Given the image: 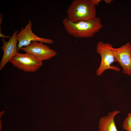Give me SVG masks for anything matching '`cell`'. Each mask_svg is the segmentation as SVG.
<instances>
[{
	"label": "cell",
	"instance_id": "6da1fadb",
	"mask_svg": "<svg viewBox=\"0 0 131 131\" xmlns=\"http://www.w3.org/2000/svg\"><path fill=\"white\" fill-rule=\"evenodd\" d=\"M62 23L67 32L76 38L92 37L102 27L100 19L99 17L91 20L72 22L66 17L63 19Z\"/></svg>",
	"mask_w": 131,
	"mask_h": 131
},
{
	"label": "cell",
	"instance_id": "7a4b0ae2",
	"mask_svg": "<svg viewBox=\"0 0 131 131\" xmlns=\"http://www.w3.org/2000/svg\"><path fill=\"white\" fill-rule=\"evenodd\" d=\"M96 6L92 0H74L66 10L68 20L72 22L95 19Z\"/></svg>",
	"mask_w": 131,
	"mask_h": 131
},
{
	"label": "cell",
	"instance_id": "3957f363",
	"mask_svg": "<svg viewBox=\"0 0 131 131\" xmlns=\"http://www.w3.org/2000/svg\"><path fill=\"white\" fill-rule=\"evenodd\" d=\"M113 47L112 45L109 43L100 41L97 43L96 50L101 56V61L99 67L96 70L97 76L101 75L105 71L108 69L117 72L120 71V68L111 64L115 62L112 49Z\"/></svg>",
	"mask_w": 131,
	"mask_h": 131
},
{
	"label": "cell",
	"instance_id": "277c9868",
	"mask_svg": "<svg viewBox=\"0 0 131 131\" xmlns=\"http://www.w3.org/2000/svg\"><path fill=\"white\" fill-rule=\"evenodd\" d=\"M10 62L14 66L27 72H35L42 65V62L27 53L24 54L18 53Z\"/></svg>",
	"mask_w": 131,
	"mask_h": 131
},
{
	"label": "cell",
	"instance_id": "5b68a950",
	"mask_svg": "<svg viewBox=\"0 0 131 131\" xmlns=\"http://www.w3.org/2000/svg\"><path fill=\"white\" fill-rule=\"evenodd\" d=\"M32 22L30 19L25 27H22L20 32L17 34L18 51L21 48L29 45L33 41L48 44H52L53 43V41L51 39L40 37L35 34L32 31Z\"/></svg>",
	"mask_w": 131,
	"mask_h": 131
},
{
	"label": "cell",
	"instance_id": "8992f818",
	"mask_svg": "<svg viewBox=\"0 0 131 131\" xmlns=\"http://www.w3.org/2000/svg\"><path fill=\"white\" fill-rule=\"evenodd\" d=\"M20 49L31 54L41 62L49 60L57 54L49 46L37 41H32L29 45L23 47Z\"/></svg>",
	"mask_w": 131,
	"mask_h": 131
},
{
	"label": "cell",
	"instance_id": "52a82bcc",
	"mask_svg": "<svg viewBox=\"0 0 131 131\" xmlns=\"http://www.w3.org/2000/svg\"><path fill=\"white\" fill-rule=\"evenodd\" d=\"M115 62H117L123 69V73L131 75V44L127 43L121 47L112 48Z\"/></svg>",
	"mask_w": 131,
	"mask_h": 131
},
{
	"label": "cell",
	"instance_id": "ba28073f",
	"mask_svg": "<svg viewBox=\"0 0 131 131\" xmlns=\"http://www.w3.org/2000/svg\"><path fill=\"white\" fill-rule=\"evenodd\" d=\"M19 31L18 30L15 31L8 41H6L4 38H2V45L1 49L3 52V54L0 62V71L18 53L16 35Z\"/></svg>",
	"mask_w": 131,
	"mask_h": 131
},
{
	"label": "cell",
	"instance_id": "9c48e42d",
	"mask_svg": "<svg viewBox=\"0 0 131 131\" xmlns=\"http://www.w3.org/2000/svg\"><path fill=\"white\" fill-rule=\"evenodd\" d=\"M120 112L115 110L109 112L107 115L101 117L98 122V131H118L114 119L115 116Z\"/></svg>",
	"mask_w": 131,
	"mask_h": 131
},
{
	"label": "cell",
	"instance_id": "30bf717a",
	"mask_svg": "<svg viewBox=\"0 0 131 131\" xmlns=\"http://www.w3.org/2000/svg\"><path fill=\"white\" fill-rule=\"evenodd\" d=\"M122 127L125 131H131V113H128L123 123Z\"/></svg>",
	"mask_w": 131,
	"mask_h": 131
},
{
	"label": "cell",
	"instance_id": "8fae6325",
	"mask_svg": "<svg viewBox=\"0 0 131 131\" xmlns=\"http://www.w3.org/2000/svg\"><path fill=\"white\" fill-rule=\"evenodd\" d=\"M92 0L95 6L98 5L101 1V0Z\"/></svg>",
	"mask_w": 131,
	"mask_h": 131
},
{
	"label": "cell",
	"instance_id": "7c38bea8",
	"mask_svg": "<svg viewBox=\"0 0 131 131\" xmlns=\"http://www.w3.org/2000/svg\"><path fill=\"white\" fill-rule=\"evenodd\" d=\"M0 37L2 38H10L11 36H5L1 33H0Z\"/></svg>",
	"mask_w": 131,
	"mask_h": 131
},
{
	"label": "cell",
	"instance_id": "4fadbf2b",
	"mask_svg": "<svg viewBox=\"0 0 131 131\" xmlns=\"http://www.w3.org/2000/svg\"><path fill=\"white\" fill-rule=\"evenodd\" d=\"M3 20V16L2 13L0 14V32H1V25Z\"/></svg>",
	"mask_w": 131,
	"mask_h": 131
},
{
	"label": "cell",
	"instance_id": "5bb4252c",
	"mask_svg": "<svg viewBox=\"0 0 131 131\" xmlns=\"http://www.w3.org/2000/svg\"><path fill=\"white\" fill-rule=\"evenodd\" d=\"M113 0H105V2L106 3L110 4L112 1Z\"/></svg>",
	"mask_w": 131,
	"mask_h": 131
},
{
	"label": "cell",
	"instance_id": "9a60e30c",
	"mask_svg": "<svg viewBox=\"0 0 131 131\" xmlns=\"http://www.w3.org/2000/svg\"></svg>",
	"mask_w": 131,
	"mask_h": 131
}]
</instances>
